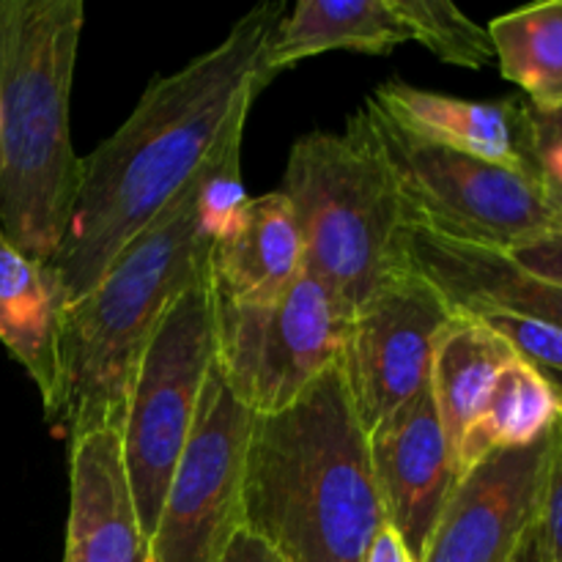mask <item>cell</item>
<instances>
[{
	"mask_svg": "<svg viewBox=\"0 0 562 562\" xmlns=\"http://www.w3.org/2000/svg\"><path fill=\"white\" fill-rule=\"evenodd\" d=\"M510 562H543L541 543H538V532H536V527H532L530 536L525 538V543H521L519 552L514 554V560H510Z\"/></svg>",
	"mask_w": 562,
	"mask_h": 562,
	"instance_id": "29",
	"label": "cell"
},
{
	"mask_svg": "<svg viewBox=\"0 0 562 562\" xmlns=\"http://www.w3.org/2000/svg\"><path fill=\"white\" fill-rule=\"evenodd\" d=\"M283 16L278 0L247 11L184 69L154 77L130 119L82 157L75 209L47 263L64 305L88 294L119 252L228 143L241 140L252 102L272 82L263 55Z\"/></svg>",
	"mask_w": 562,
	"mask_h": 562,
	"instance_id": "1",
	"label": "cell"
},
{
	"mask_svg": "<svg viewBox=\"0 0 562 562\" xmlns=\"http://www.w3.org/2000/svg\"><path fill=\"white\" fill-rule=\"evenodd\" d=\"M503 256L521 272L562 285V231H552V234H543L538 239L525 241V245L510 247Z\"/></svg>",
	"mask_w": 562,
	"mask_h": 562,
	"instance_id": "26",
	"label": "cell"
},
{
	"mask_svg": "<svg viewBox=\"0 0 562 562\" xmlns=\"http://www.w3.org/2000/svg\"><path fill=\"white\" fill-rule=\"evenodd\" d=\"M366 104L412 228L497 252L562 231V209L532 173L434 146Z\"/></svg>",
	"mask_w": 562,
	"mask_h": 562,
	"instance_id": "6",
	"label": "cell"
},
{
	"mask_svg": "<svg viewBox=\"0 0 562 562\" xmlns=\"http://www.w3.org/2000/svg\"><path fill=\"white\" fill-rule=\"evenodd\" d=\"M412 263L426 274L456 311L483 316L508 313L562 329V285L521 272L503 252L461 245L412 228Z\"/></svg>",
	"mask_w": 562,
	"mask_h": 562,
	"instance_id": "15",
	"label": "cell"
},
{
	"mask_svg": "<svg viewBox=\"0 0 562 562\" xmlns=\"http://www.w3.org/2000/svg\"><path fill=\"white\" fill-rule=\"evenodd\" d=\"M241 505L245 530L285 562L366 560L387 521L340 362L289 409L256 415Z\"/></svg>",
	"mask_w": 562,
	"mask_h": 562,
	"instance_id": "2",
	"label": "cell"
},
{
	"mask_svg": "<svg viewBox=\"0 0 562 562\" xmlns=\"http://www.w3.org/2000/svg\"><path fill=\"white\" fill-rule=\"evenodd\" d=\"M368 442L384 521L398 532L412 558L420 562L459 481L453 448L434 404L431 382L409 404L393 412L376 431L368 434Z\"/></svg>",
	"mask_w": 562,
	"mask_h": 562,
	"instance_id": "12",
	"label": "cell"
},
{
	"mask_svg": "<svg viewBox=\"0 0 562 562\" xmlns=\"http://www.w3.org/2000/svg\"><path fill=\"white\" fill-rule=\"evenodd\" d=\"M82 27V0H0V234L38 263L80 187L69 99Z\"/></svg>",
	"mask_w": 562,
	"mask_h": 562,
	"instance_id": "4",
	"label": "cell"
},
{
	"mask_svg": "<svg viewBox=\"0 0 562 562\" xmlns=\"http://www.w3.org/2000/svg\"><path fill=\"white\" fill-rule=\"evenodd\" d=\"M516 357L514 346L483 318L459 311L439 340L431 366V393L453 459L492 395L499 371Z\"/></svg>",
	"mask_w": 562,
	"mask_h": 562,
	"instance_id": "19",
	"label": "cell"
},
{
	"mask_svg": "<svg viewBox=\"0 0 562 562\" xmlns=\"http://www.w3.org/2000/svg\"><path fill=\"white\" fill-rule=\"evenodd\" d=\"M217 355L212 274L165 311L137 362L121 423L126 477L151 538L165 492L195 426L203 384Z\"/></svg>",
	"mask_w": 562,
	"mask_h": 562,
	"instance_id": "7",
	"label": "cell"
},
{
	"mask_svg": "<svg viewBox=\"0 0 562 562\" xmlns=\"http://www.w3.org/2000/svg\"><path fill=\"white\" fill-rule=\"evenodd\" d=\"M549 434L497 450L456 481L420 562H510L538 519Z\"/></svg>",
	"mask_w": 562,
	"mask_h": 562,
	"instance_id": "11",
	"label": "cell"
},
{
	"mask_svg": "<svg viewBox=\"0 0 562 562\" xmlns=\"http://www.w3.org/2000/svg\"><path fill=\"white\" fill-rule=\"evenodd\" d=\"M562 415V387L541 368L516 355L499 371L492 395L464 442L456 450V472L467 470L497 450H516L536 445L552 431Z\"/></svg>",
	"mask_w": 562,
	"mask_h": 562,
	"instance_id": "20",
	"label": "cell"
},
{
	"mask_svg": "<svg viewBox=\"0 0 562 562\" xmlns=\"http://www.w3.org/2000/svg\"><path fill=\"white\" fill-rule=\"evenodd\" d=\"M505 80L527 93L536 113H562V0L494 16L486 27Z\"/></svg>",
	"mask_w": 562,
	"mask_h": 562,
	"instance_id": "21",
	"label": "cell"
},
{
	"mask_svg": "<svg viewBox=\"0 0 562 562\" xmlns=\"http://www.w3.org/2000/svg\"><path fill=\"white\" fill-rule=\"evenodd\" d=\"M351 316L355 311L311 272L269 302L247 305L214 294V362L252 415H274L340 362Z\"/></svg>",
	"mask_w": 562,
	"mask_h": 562,
	"instance_id": "8",
	"label": "cell"
},
{
	"mask_svg": "<svg viewBox=\"0 0 562 562\" xmlns=\"http://www.w3.org/2000/svg\"><path fill=\"white\" fill-rule=\"evenodd\" d=\"M456 316L448 296L415 263L357 307L340 368L368 434L431 382L434 355Z\"/></svg>",
	"mask_w": 562,
	"mask_h": 562,
	"instance_id": "10",
	"label": "cell"
},
{
	"mask_svg": "<svg viewBox=\"0 0 562 562\" xmlns=\"http://www.w3.org/2000/svg\"><path fill=\"white\" fill-rule=\"evenodd\" d=\"M362 562H417L409 554V549L404 547V541L398 538V532L390 525H384L382 530L373 538L371 549H368L366 560Z\"/></svg>",
	"mask_w": 562,
	"mask_h": 562,
	"instance_id": "28",
	"label": "cell"
},
{
	"mask_svg": "<svg viewBox=\"0 0 562 562\" xmlns=\"http://www.w3.org/2000/svg\"><path fill=\"white\" fill-rule=\"evenodd\" d=\"M203 170L119 252L88 294L64 307L60 384L47 420L69 439L104 426L121 431L148 338L165 311L212 274L214 241L198 217Z\"/></svg>",
	"mask_w": 562,
	"mask_h": 562,
	"instance_id": "3",
	"label": "cell"
},
{
	"mask_svg": "<svg viewBox=\"0 0 562 562\" xmlns=\"http://www.w3.org/2000/svg\"><path fill=\"white\" fill-rule=\"evenodd\" d=\"M543 562H562V415L549 431L547 470L536 519Z\"/></svg>",
	"mask_w": 562,
	"mask_h": 562,
	"instance_id": "24",
	"label": "cell"
},
{
	"mask_svg": "<svg viewBox=\"0 0 562 562\" xmlns=\"http://www.w3.org/2000/svg\"><path fill=\"white\" fill-rule=\"evenodd\" d=\"M483 322L503 335L519 357L541 368L549 379L562 387V329L552 324L532 322V318L508 316V313H483Z\"/></svg>",
	"mask_w": 562,
	"mask_h": 562,
	"instance_id": "23",
	"label": "cell"
},
{
	"mask_svg": "<svg viewBox=\"0 0 562 562\" xmlns=\"http://www.w3.org/2000/svg\"><path fill=\"white\" fill-rule=\"evenodd\" d=\"M305 272L294 206L280 190L247 198L212 245V285L225 302L278 300Z\"/></svg>",
	"mask_w": 562,
	"mask_h": 562,
	"instance_id": "16",
	"label": "cell"
},
{
	"mask_svg": "<svg viewBox=\"0 0 562 562\" xmlns=\"http://www.w3.org/2000/svg\"><path fill=\"white\" fill-rule=\"evenodd\" d=\"M64 307L53 269L0 234V346L36 384L44 415L58 398Z\"/></svg>",
	"mask_w": 562,
	"mask_h": 562,
	"instance_id": "17",
	"label": "cell"
},
{
	"mask_svg": "<svg viewBox=\"0 0 562 562\" xmlns=\"http://www.w3.org/2000/svg\"><path fill=\"white\" fill-rule=\"evenodd\" d=\"M409 42L390 0H300L280 20L263 55L269 80L313 55L351 49L387 55Z\"/></svg>",
	"mask_w": 562,
	"mask_h": 562,
	"instance_id": "18",
	"label": "cell"
},
{
	"mask_svg": "<svg viewBox=\"0 0 562 562\" xmlns=\"http://www.w3.org/2000/svg\"><path fill=\"white\" fill-rule=\"evenodd\" d=\"M220 562H285L269 543L252 536L250 530H239Z\"/></svg>",
	"mask_w": 562,
	"mask_h": 562,
	"instance_id": "27",
	"label": "cell"
},
{
	"mask_svg": "<svg viewBox=\"0 0 562 562\" xmlns=\"http://www.w3.org/2000/svg\"><path fill=\"white\" fill-rule=\"evenodd\" d=\"M409 38L431 49L439 60L461 69L481 71L494 60L486 27L472 22L448 0H390Z\"/></svg>",
	"mask_w": 562,
	"mask_h": 562,
	"instance_id": "22",
	"label": "cell"
},
{
	"mask_svg": "<svg viewBox=\"0 0 562 562\" xmlns=\"http://www.w3.org/2000/svg\"><path fill=\"white\" fill-rule=\"evenodd\" d=\"M64 562H148L121 450V431L93 428L69 439V521Z\"/></svg>",
	"mask_w": 562,
	"mask_h": 562,
	"instance_id": "13",
	"label": "cell"
},
{
	"mask_svg": "<svg viewBox=\"0 0 562 562\" xmlns=\"http://www.w3.org/2000/svg\"><path fill=\"white\" fill-rule=\"evenodd\" d=\"M368 102L420 140L532 173L527 159V102L521 99L475 102L387 80Z\"/></svg>",
	"mask_w": 562,
	"mask_h": 562,
	"instance_id": "14",
	"label": "cell"
},
{
	"mask_svg": "<svg viewBox=\"0 0 562 562\" xmlns=\"http://www.w3.org/2000/svg\"><path fill=\"white\" fill-rule=\"evenodd\" d=\"M280 192L300 223L305 272L324 280L351 311L412 269V225L368 104L344 132L300 137Z\"/></svg>",
	"mask_w": 562,
	"mask_h": 562,
	"instance_id": "5",
	"label": "cell"
},
{
	"mask_svg": "<svg viewBox=\"0 0 562 562\" xmlns=\"http://www.w3.org/2000/svg\"><path fill=\"white\" fill-rule=\"evenodd\" d=\"M252 423L256 415L231 393L214 362L148 538V562H220L245 530L241 494Z\"/></svg>",
	"mask_w": 562,
	"mask_h": 562,
	"instance_id": "9",
	"label": "cell"
},
{
	"mask_svg": "<svg viewBox=\"0 0 562 562\" xmlns=\"http://www.w3.org/2000/svg\"><path fill=\"white\" fill-rule=\"evenodd\" d=\"M527 159L532 176L562 209V113L543 115L527 104Z\"/></svg>",
	"mask_w": 562,
	"mask_h": 562,
	"instance_id": "25",
	"label": "cell"
}]
</instances>
